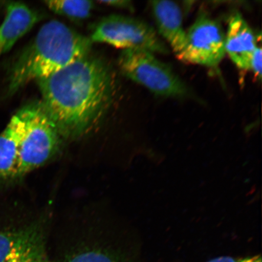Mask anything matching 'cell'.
I'll return each instance as SVG.
<instances>
[{"instance_id":"cell-16","label":"cell","mask_w":262,"mask_h":262,"mask_svg":"<svg viewBox=\"0 0 262 262\" xmlns=\"http://www.w3.org/2000/svg\"><path fill=\"white\" fill-rule=\"evenodd\" d=\"M100 4L111 6V7L122 8V9H131V2L125 1V0H115V1H99Z\"/></svg>"},{"instance_id":"cell-6","label":"cell","mask_w":262,"mask_h":262,"mask_svg":"<svg viewBox=\"0 0 262 262\" xmlns=\"http://www.w3.org/2000/svg\"><path fill=\"white\" fill-rule=\"evenodd\" d=\"M225 54V34L221 25L202 14L186 32L185 47L177 57L187 63L213 68Z\"/></svg>"},{"instance_id":"cell-10","label":"cell","mask_w":262,"mask_h":262,"mask_svg":"<svg viewBox=\"0 0 262 262\" xmlns=\"http://www.w3.org/2000/svg\"><path fill=\"white\" fill-rule=\"evenodd\" d=\"M257 45V37L238 12L229 18L225 34V51L233 63L242 70H250V61Z\"/></svg>"},{"instance_id":"cell-1","label":"cell","mask_w":262,"mask_h":262,"mask_svg":"<svg viewBox=\"0 0 262 262\" xmlns=\"http://www.w3.org/2000/svg\"><path fill=\"white\" fill-rule=\"evenodd\" d=\"M37 83L42 106L60 136L86 133L112 99V75L102 61L90 54Z\"/></svg>"},{"instance_id":"cell-8","label":"cell","mask_w":262,"mask_h":262,"mask_svg":"<svg viewBox=\"0 0 262 262\" xmlns=\"http://www.w3.org/2000/svg\"><path fill=\"white\" fill-rule=\"evenodd\" d=\"M6 10L5 18L0 25V57L40 19L38 12L21 2L9 3Z\"/></svg>"},{"instance_id":"cell-4","label":"cell","mask_w":262,"mask_h":262,"mask_svg":"<svg viewBox=\"0 0 262 262\" xmlns=\"http://www.w3.org/2000/svg\"><path fill=\"white\" fill-rule=\"evenodd\" d=\"M28 122L13 179L39 168L54 156L60 134L40 101L27 104Z\"/></svg>"},{"instance_id":"cell-5","label":"cell","mask_w":262,"mask_h":262,"mask_svg":"<svg viewBox=\"0 0 262 262\" xmlns=\"http://www.w3.org/2000/svg\"><path fill=\"white\" fill-rule=\"evenodd\" d=\"M92 42L117 48L143 49L154 54H166L168 48L152 26L129 16L112 15L101 19L92 30Z\"/></svg>"},{"instance_id":"cell-14","label":"cell","mask_w":262,"mask_h":262,"mask_svg":"<svg viewBox=\"0 0 262 262\" xmlns=\"http://www.w3.org/2000/svg\"><path fill=\"white\" fill-rule=\"evenodd\" d=\"M261 48L257 47L251 57L250 64V70L253 71L259 79L261 77Z\"/></svg>"},{"instance_id":"cell-15","label":"cell","mask_w":262,"mask_h":262,"mask_svg":"<svg viewBox=\"0 0 262 262\" xmlns=\"http://www.w3.org/2000/svg\"><path fill=\"white\" fill-rule=\"evenodd\" d=\"M208 262H261L260 255L245 258H234L231 257H221L214 258Z\"/></svg>"},{"instance_id":"cell-2","label":"cell","mask_w":262,"mask_h":262,"mask_svg":"<svg viewBox=\"0 0 262 262\" xmlns=\"http://www.w3.org/2000/svg\"><path fill=\"white\" fill-rule=\"evenodd\" d=\"M92 44L63 23L49 21L13 63L6 97L31 81L43 79L90 54Z\"/></svg>"},{"instance_id":"cell-3","label":"cell","mask_w":262,"mask_h":262,"mask_svg":"<svg viewBox=\"0 0 262 262\" xmlns=\"http://www.w3.org/2000/svg\"><path fill=\"white\" fill-rule=\"evenodd\" d=\"M122 73L157 96L182 98L189 96L187 86L168 64L155 54L143 49H127L119 59Z\"/></svg>"},{"instance_id":"cell-9","label":"cell","mask_w":262,"mask_h":262,"mask_svg":"<svg viewBox=\"0 0 262 262\" xmlns=\"http://www.w3.org/2000/svg\"><path fill=\"white\" fill-rule=\"evenodd\" d=\"M28 122L27 105L21 108L0 134V182L12 179Z\"/></svg>"},{"instance_id":"cell-13","label":"cell","mask_w":262,"mask_h":262,"mask_svg":"<svg viewBox=\"0 0 262 262\" xmlns=\"http://www.w3.org/2000/svg\"><path fill=\"white\" fill-rule=\"evenodd\" d=\"M59 262H126L113 251L101 247H90L73 252Z\"/></svg>"},{"instance_id":"cell-12","label":"cell","mask_w":262,"mask_h":262,"mask_svg":"<svg viewBox=\"0 0 262 262\" xmlns=\"http://www.w3.org/2000/svg\"><path fill=\"white\" fill-rule=\"evenodd\" d=\"M45 5L52 12L72 20H83L90 17L94 3L84 0H51Z\"/></svg>"},{"instance_id":"cell-11","label":"cell","mask_w":262,"mask_h":262,"mask_svg":"<svg viewBox=\"0 0 262 262\" xmlns=\"http://www.w3.org/2000/svg\"><path fill=\"white\" fill-rule=\"evenodd\" d=\"M150 6L159 35L168 42L176 55L180 53L186 41L181 8L176 2L166 0L152 2Z\"/></svg>"},{"instance_id":"cell-7","label":"cell","mask_w":262,"mask_h":262,"mask_svg":"<svg viewBox=\"0 0 262 262\" xmlns=\"http://www.w3.org/2000/svg\"><path fill=\"white\" fill-rule=\"evenodd\" d=\"M0 262H50L39 226L0 232Z\"/></svg>"}]
</instances>
